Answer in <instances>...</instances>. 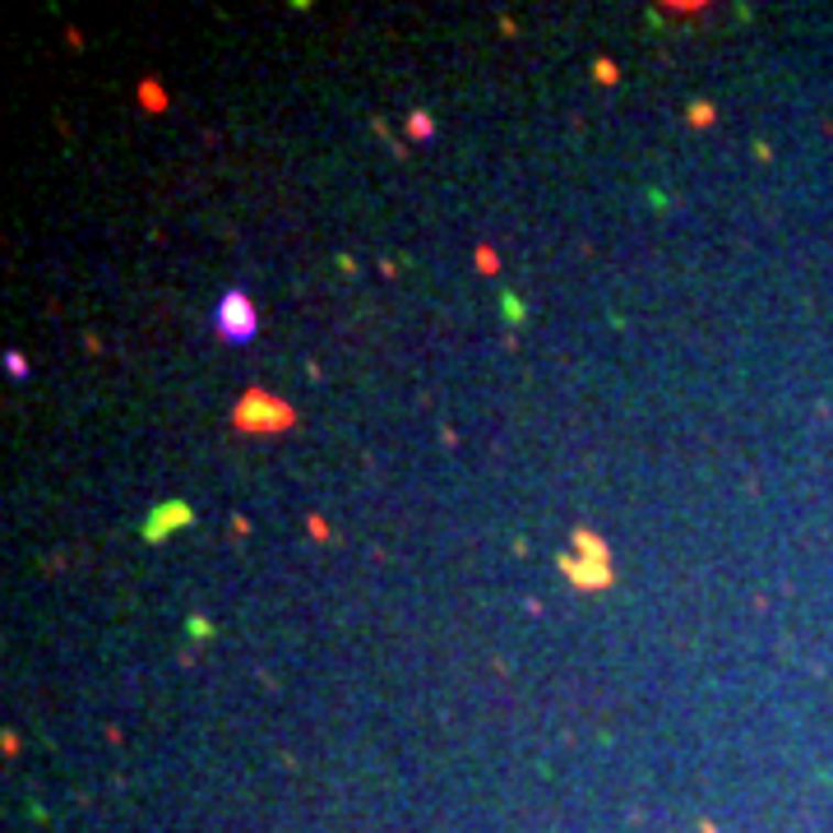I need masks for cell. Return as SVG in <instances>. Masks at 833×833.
<instances>
[{
    "instance_id": "obj_3",
    "label": "cell",
    "mask_w": 833,
    "mask_h": 833,
    "mask_svg": "<svg viewBox=\"0 0 833 833\" xmlns=\"http://www.w3.org/2000/svg\"><path fill=\"white\" fill-rule=\"evenodd\" d=\"M186 524H195V509L186 501H157L140 533H144V542H163V537H172L176 528H186Z\"/></svg>"
},
{
    "instance_id": "obj_8",
    "label": "cell",
    "mask_w": 833,
    "mask_h": 833,
    "mask_svg": "<svg viewBox=\"0 0 833 833\" xmlns=\"http://www.w3.org/2000/svg\"><path fill=\"white\" fill-rule=\"evenodd\" d=\"M505 310H509V315H505V320H509V325H519V320H524V306H519V302H514V297H509V292H505Z\"/></svg>"
},
{
    "instance_id": "obj_7",
    "label": "cell",
    "mask_w": 833,
    "mask_h": 833,
    "mask_svg": "<svg viewBox=\"0 0 833 833\" xmlns=\"http://www.w3.org/2000/svg\"><path fill=\"white\" fill-rule=\"evenodd\" d=\"M6 371L24 380V375H29V362H24V357H19V352H6Z\"/></svg>"
},
{
    "instance_id": "obj_10",
    "label": "cell",
    "mask_w": 833,
    "mask_h": 833,
    "mask_svg": "<svg viewBox=\"0 0 833 833\" xmlns=\"http://www.w3.org/2000/svg\"><path fill=\"white\" fill-rule=\"evenodd\" d=\"M598 79H616V65L612 61H598Z\"/></svg>"
},
{
    "instance_id": "obj_1",
    "label": "cell",
    "mask_w": 833,
    "mask_h": 833,
    "mask_svg": "<svg viewBox=\"0 0 833 833\" xmlns=\"http://www.w3.org/2000/svg\"><path fill=\"white\" fill-rule=\"evenodd\" d=\"M232 421H237V431H287L292 421H297V413L287 408L283 398H274L268 390H245V398L237 403V413H232Z\"/></svg>"
},
{
    "instance_id": "obj_2",
    "label": "cell",
    "mask_w": 833,
    "mask_h": 833,
    "mask_svg": "<svg viewBox=\"0 0 833 833\" xmlns=\"http://www.w3.org/2000/svg\"><path fill=\"white\" fill-rule=\"evenodd\" d=\"M255 329H260V315H255V302L245 297L241 287H232V292H222L218 297V306H213V333L222 343H251L255 339Z\"/></svg>"
},
{
    "instance_id": "obj_9",
    "label": "cell",
    "mask_w": 833,
    "mask_h": 833,
    "mask_svg": "<svg viewBox=\"0 0 833 833\" xmlns=\"http://www.w3.org/2000/svg\"><path fill=\"white\" fill-rule=\"evenodd\" d=\"M690 121H700V125H704V121H713V111L700 102V107H690Z\"/></svg>"
},
{
    "instance_id": "obj_5",
    "label": "cell",
    "mask_w": 833,
    "mask_h": 833,
    "mask_svg": "<svg viewBox=\"0 0 833 833\" xmlns=\"http://www.w3.org/2000/svg\"><path fill=\"white\" fill-rule=\"evenodd\" d=\"M570 542H574V551H583L589 560H612L606 556V547L598 542V533H589V528H579V533H570Z\"/></svg>"
},
{
    "instance_id": "obj_6",
    "label": "cell",
    "mask_w": 833,
    "mask_h": 833,
    "mask_svg": "<svg viewBox=\"0 0 833 833\" xmlns=\"http://www.w3.org/2000/svg\"><path fill=\"white\" fill-rule=\"evenodd\" d=\"M413 134H417V140H431V134H436V125H431V117H426V111H413Z\"/></svg>"
},
{
    "instance_id": "obj_4",
    "label": "cell",
    "mask_w": 833,
    "mask_h": 833,
    "mask_svg": "<svg viewBox=\"0 0 833 833\" xmlns=\"http://www.w3.org/2000/svg\"><path fill=\"white\" fill-rule=\"evenodd\" d=\"M560 570H566V579L574 583V589L583 593H598V589H612V560H570L560 556Z\"/></svg>"
}]
</instances>
